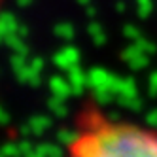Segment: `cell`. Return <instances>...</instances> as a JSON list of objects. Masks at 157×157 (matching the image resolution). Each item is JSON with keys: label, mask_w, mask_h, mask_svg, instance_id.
<instances>
[{"label": "cell", "mask_w": 157, "mask_h": 157, "mask_svg": "<svg viewBox=\"0 0 157 157\" xmlns=\"http://www.w3.org/2000/svg\"><path fill=\"white\" fill-rule=\"evenodd\" d=\"M63 157H157V127L117 116L95 98L74 110Z\"/></svg>", "instance_id": "6da1fadb"}]
</instances>
